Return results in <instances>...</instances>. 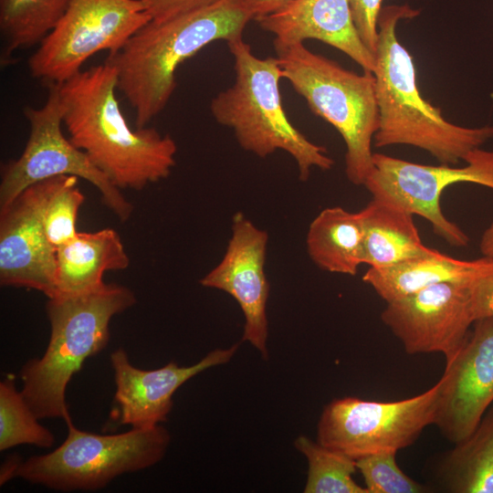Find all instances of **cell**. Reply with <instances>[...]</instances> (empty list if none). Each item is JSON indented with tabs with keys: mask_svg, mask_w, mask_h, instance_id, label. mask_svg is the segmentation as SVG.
<instances>
[{
	"mask_svg": "<svg viewBox=\"0 0 493 493\" xmlns=\"http://www.w3.org/2000/svg\"><path fill=\"white\" fill-rule=\"evenodd\" d=\"M63 124L83 151L120 190H142L167 178L177 145L154 128L131 129L116 97V68L104 62L58 83Z\"/></svg>",
	"mask_w": 493,
	"mask_h": 493,
	"instance_id": "6da1fadb",
	"label": "cell"
},
{
	"mask_svg": "<svg viewBox=\"0 0 493 493\" xmlns=\"http://www.w3.org/2000/svg\"><path fill=\"white\" fill-rule=\"evenodd\" d=\"M419 14L420 10L406 4L383 7L379 14L373 71L379 126L373 143L377 148L414 146L442 164L456 165L493 138V126L452 123L443 117L440 108L421 95L413 58L396 35L399 21Z\"/></svg>",
	"mask_w": 493,
	"mask_h": 493,
	"instance_id": "7a4b0ae2",
	"label": "cell"
},
{
	"mask_svg": "<svg viewBox=\"0 0 493 493\" xmlns=\"http://www.w3.org/2000/svg\"><path fill=\"white\" fill-rule=\"evenodd\" d=\"M251 15L237 0H220L163 21L151 20L106 62L135 111L136 128L160 114L176 87L175 71L207 45L242 37Z\"/></svg>",
	"mask_w": 493,
	"mask_h": 493,
	"instance_id": "3957f363",
	"label": "cell"
},
{
	"mask_svg": "<svg viewBox=\"0 0 493 493\" xmlns=\"http://www.w3.org/2000/svg\"><path fill=\"white\" fill-rule=\"evenodd\" d=\"M135 303L130 288L112 283L87 293L48 299L47 347L41 358L30 359L19 372L22 395L38 419L71 418L66 402L68 383L89 357L108 345L111 319Z\"/></svg>",
	"mask_w": 493,
	"mask_h": 493,
	"instance_id": "277c9868",
	"label": "cell"
},
{
	"mask_svg": "<svg viewBox=\"0 0 493 493\" xmlns=\"http://www.w3.org/2000/svg\"><path fill=\"white\" fill-rule=\"evenodd\" d=\"M234 58V84L210 103L215 120L230 128L242 149L265 158L284 151L306 181L312 169L328 171L334 161L326 148L310 142L288 120L279 92L282 71L277 57L259 58L243 37L227 42Z\"/></svg>",
	"mask_w": 493,
	"mask_h": 493,
	"instance_id": "5b68a950",
	"label": "cell"
},
{
	"mask_svg": "<svg viewBox=\"0 0 493 493\" xmlns=\"http://www.w3.org/2000/svg\"><path fill=\"white\" fill-rule=\"evenodd\" d=\"M274 49L283 79L342 137L347 179L363 185L373 166L372 144L379 126L373 73L348 70L304 43L274 45Z\"/></svg>",
	"mask_w": 493,
	"mask_h": 493,
	"instance_id": "8992f818",
	"label": "cell"
},
{
	"mask_svg": "<svg viewBox=\"0 0 493 493\" xmlns=\"http://www.w3.org/2000/svg\"><path fill=\"white\" fill-rule=\"evenodd\" d=\"M66 424L65 441L48 454L20 461L15 477L57 491H94L121 475L157 464L171 441L169 432L161 425L98 435L79 429L71 418Z\"/></svg>",
	"mask_w": 493,
	"mask_h": 493,
	"instance_id": "52a82bcc",
	"label": "cell"
},
{
	"mask_svg": "<svg viewBox=\"0 0 493 493\" xmlns=\"http://www.w3.org/2000/svg\"><path fill=\"white\" fill-rule=\"evenodd\" d=\"M151 21L142 0H69L56 27L28 59L33 78L61 83L96 53L121 48Z\"/></svg>",
	"mask_w": 493,
	"mask_h": 493,
	"instance_id": "ba28073f",
	"label": "cell"
},
{
	"mask_svg": "<svg viewBox=\"0 0 493 493\" xmlns=\"http://www.w3.org/2000/svg\"><path fill=\"white\" fill-rule=\"evenodd\" d=\"M440 388L439 380L420 394L393 402L333 400L321 413L317 441L355 460L373 454H396L434 424Z\"/></svg>",
	"mask_w": 493,
	"mask_h": 493,
	"instance_id": "9c48e42d",
	"label": "cell"
},
{
	"mask_svg": "<svg viewBox=\"0 0 493 493\" xmlns=\"http://www.w3.org/2000/svg\"><path fill=\"white\" fill-rule=\"evenodd\" d=\"M47 86V98L41 108H24L30 127L29 138L20 157L2 167L0 208L31 184L55 176L74 175L93 184L103 203L121 221L128 220L132 213L131 203L88 155L63 134L58 86Z\"/></svg>",
	"mask_w": 493,
	"mask_h": 493,
	"instance_id": "30bf717a",
	"label": "cell"
},
{
	"mask_svg": "<svg viewBox=\"0 0 493 493\" xmlns=\"http://www.w3.org/2000/svg\"><path fill=\"white\" fill-rule=\"evenodd\" d=\"M466 165H426L373 153L372 169L363 185L372 195L417 215L430 223L433 231L454 247L467 246L469 236L444 215L440 199L450 185L471 183L493 190V151L473 150Z\"/></svg>",
	"mask_w": 493,
	"mask_h": 493,
	"instance_id": "8fae6325",
	"label": "cell"
},
{
	"mask_svg": "<svg viewBox=\"0 0 493 493\" xmlns=\"http://www.w3.org/2000/svg\"><path fill=\"white\" fill-rule=\"evenodd\" d=\"M59 177L31 184L0 208L2 286L33 288L47 299L56 296L57 249L47 238L44 213Z\"/></svg>",
	"mask_w": 493,
	"mask_h": 493,
	"instance_id": "7c38bea8",
	"label": "cell"
},
{
	"mask_svg": "<svg viewBox=\"0 0 493 493\" xmlns=\"http://www.w3.org/2000/svg\"><path fill=\"white\" fill-rule=\"evenodd\" d=\"M381 320L408 354L442 353L452 358L474 323L468 284L442 282L386 302Z\"/></svg>",
	"mask_w": 493,
	"mask_h": 493,
	"instance_id": "4fadbf2b",
	"label": "cell"
},
{
	"mask_svg": "<svg viewBox=\"0 0 493 493\" xmlns=\"http://www.w3.org/2000/svg\"><path fill=\"white\" fill-rule=\"evenodd\" d=\"M474 323L440 378L433 425L454 444L473 433L493 402V318Z\"/></svg>",
	"mask_w": 493,
	"mask_h": 493,
	"instance_id": "5bb4252c",
	"label": "cell"
},
{
	"mask_svg": "<svg viewBox=\"0 0 493 493\" xmlns=\"http://www.w3.org/2000/svg\"><path fill=\"white\" fill-rule=\"evenodd\" d=\"M267 233L242 213L233 216L231 236L221 261L201 280L203 287L226 292L240 306L245 326L243 341H248L268 359L267 303L269 284L265 273Z\"/></svg>",
	"mask_w": 493,
	"mask_h": 493,
	"instance_id": "9a60e30c",
	"label": "cell"
},
{
	"mask_svg": "<svg viewBox=\"0 0 493 493\" xmlns=\"http://www.w3.org/2000/svg\"><path fill=\"white\" fill-rule=\"evenodd\" d=\"M239 344L210 351L197 363L180 366L174 362L155 370L133 366L122 348L110 353L116 391L114 403L121 425L150 428L166 421L173 408V396L185 382L211 367L227 363Z\"/></svg>",
	"mask_w": 493,
	"mask_h": 493,
	"instance_id": "2e32d148",
	"label": "cell"
},
{
	"mask_svg": "<svg viewBox=\"0 0 493 493\" xmlns=\"http://www.w3.org/2000/svg\"><path fill=\"white\" fill-rule=\"evenodd\" d=\"M255 21L275 36L274 45L315 39L343 52L364 71L375 69V56L358 33L350 0H293Z\"/></svg>",
	"mask_w": 493,
	"mask_h": 493,
	"instance_id": "e0dca14e",
	"label": "cell"
},
{
	"mask_svg": "<svg viewBox=\"0 0 493 493\" xmlns=\"http://www.w3.org/2000/svg\"><path fill=\"white\" fill-rule=\"evenodd\" d=\"M129 265L130 258L116 230L78 232L57 248L56 296L95 290L105 284V272L123 270Z\"/></svg>",
	"mask_w": 493,
	"mask_h": 493,
	"instance_id": "ac0fdd59",
	"label": "cell"
},
{
	"mask_svg": "<svg viewBox=\"0 0 493 493\" xmlns=\"http://www.w3.org/2000/svg\"><path fill=\"white\" fill-rule=\"evenodd\" d=\"M491 269V258L462 260L433 249L427 255L388 267H370L362 280L385 302H390L442 282L469 284Z\"/></svg>",
	"mask_w": 493,
	"mask_h": 493,
	"instance_id": "d6986e66",
	"label": "cell"
},
{
	"mask_svg": "<svg viewBox=\"0 0 493 493\" xmlns=\"http://www.w3.org/2000/svg\"><path fill=\"white\" fill-rule=\"evenodd\" d=\"M360 213L364 231L363 264L370 267H388L433 251L424 245L413 215L404 209L372 198Z\"/></svg>",
	"mask_w": 493,
	"mask_h": 493,
	"instance_id": "ffe728a7",
	"label": "cell"
},
{
	"mask_svg": "<svg viewBox=\"0 0 493 493\" xmlns=\"http://www.w3.org/2000/svg\"><path fill=\"white\" fill-rule=\"evenodd\" d=\"M306 246L320 269L354 276L363 264L364 231L362 215L341 206L327 207L310 223Z\"/></svg>",
	"mask_w": 493,
	"mask_h": 493,
	"instance_id": "44dd1931",
	"label": "cell"
},
{
	"mask_svg": "<svg viewBox=\"0 0 493 493\" xmlns=\"http://www.w3.org/2000/svg\"><path fill=\"white\" fill-rule=\"evenodd\" d=\"M434 487L449 493H493V406L473 433L439 460Z\"/></svg>",
	"mask_w": 493,
	"mask_h": 493,
	"instance_id": "7402d4cb",
	"label": "cell"
},
{
	"mask_svg": "<svg viewBox=\"0 0 493 493\" xmlns=\"http://www.w3.org/2000/svg\"><path fill=\"white\" fill-rule=\"evenodd\" d=\"M69 0H0V30L5 40L2 64L12 54L42 40L56 27Z\"/></svg>",
	"mask_w": 493,
	"mask_h": 493,
	"instance_id": "603a6c76",
	"label": "cell"
},
{
	"mask_svg": "<svg viewBox=\"0 0 493 493\" xmlns=\"http://www.w3.org/2000/svg\"><path fill=\"white\" fill-rule=\"evenodd\" d=\"M294 446L309 464L305 493H369L352 478L355 459L306 435L299 436Z\"/></svg>",
	"mask_w": 493,
	"mask_h": 493,
	"instance_id": "cb8c5ba5",
	"label": "cell"
},
{
	"mask_svg": "<svg viewBox=\"0 0 493 493\" xmlns=\"http://www.w3.org/2000/svg\"><path fill=\"white\" fill-rule=\"evenodd\" d=\"M38 418L16 388L13 378L0 383V450L19 445L47 448L54 445V435L38 423Z\"/></svg>",
	"mask_w": 493,
	"mask_h": 493,
	"instance_id": "d4e9b609",
	"label": "cell"
},
{
	"mask_svg": "<svg viewBox=\"0 0 493 493\" xmlns=\"http://www.w3.org/2000/svg\"><path fill=\"white\" fill-rule=\"evenodd\" d=\"M79 177L60 175L44 213L47 238L56 249L72 239L78 233L76 222L80 205L85 200L78 186Z\"/></svg>",
	"mask_w": 493,
	"mask_h": 493,
	"instance_id": "484cf974",
	"label": "cell"
},
{
	"mask_svg": "<svg viewBox=\"0 0 493 493\" xmlns=\"http://www.w3.org/2000/svg\"><path fill=\"white\" fill-rule=\"evenodd\" d=\"M395 453H381L356 460L369 493H425L431 491L402 471Z\"/></svg>",
	"mask_w": 493,
	"mask_h": 493,
	"instance_id": "4316f807",
	"label": "cell"
},
{
	"mask_svg": "<svg viewBox=\"0 0 493 493\" xmlns=\"http://www.w3.org/2000/svg\"><path fill=\"white\" fill-rule=\"evenodd\" d=\"M383 0H350L353 20L366 47L375 56L378 44L377 20Z\"/></svg>",
	"mask_w": 493,
	"mask_h": 493,
	"instance_id": "83f0119b",
	"label": "cell"
},
{
	"mask_svg": "<svg viewBox=\"0 0 493 493\" xmlns=\"http://www.w3.org/2000/svg\"><path fill=\"white\" fill-rule=\"evenodd\" d=\"M468 292L474 322L493 318V269L470 282Z\"/></svg>",
	"mask_w": 493,
	"mask_h": 493,
	"instance_id": "f1b7e54d",
	"label": "cell"
},
{
	"mask_svg": "<svg viewBox=\"0 0 493 493\" xmlns=\"http://www.w3.org/2000/svg\"><path fill=\"white\" fill-rule=\"evenodd\" d=\"M152 21L171 17L211 5L220 0H142Z\"/></svg>",
	"mask_w": 493,
	"mask_h": 493,
	"instance_id": "f546056e",
	"label": "cell"
},
{
	"mask_svg": "<svg viewBox=\"0 0 493 493\" xmlns=\"http://www.w3.org/2000/svg\"><path fill=\"white\" fill-rule=\"evenodd\" d=\"M238 3L248 12L253 20L272 13L293 0H237Z\"/></svg>",
	"mask_w": 493,
	"mask_h": 493,
	"instance_id": "4dcf8cb0",
	"label": "cell"
},
{
	"mask_svg": "<svg viewBox=\"0 0 493 493\" xmlns=\"http://www.w3.org/2000/svg\"><path fill=\"white\" fill-rule=\"evenodd\" d=\"M479 249L485 257L493 259V222L482 234Z\"/></svg>",
	"mask_w": 493,
	"mask_h": 493,
	"instance_id": "1f68e13d",
	"label": "cell"
}]
</instances>
